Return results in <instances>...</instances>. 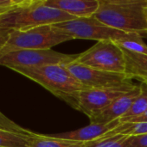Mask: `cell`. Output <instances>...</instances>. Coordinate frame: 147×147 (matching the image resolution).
I'll list each match as a JSON object with an SVG mask.
<instances>
[{"label":"cell","mask_w":147,"mask_h":147,"mask_svg":"<svg viewBox=\"0 0 147 147\" xmlns=\"http://www.w3.org/2000/svg\"><path fill=\"white\" fill-rule=\"evenodd\" d=\"M23 0H0V14L6 13L23 3Z\"/></svg>","instance_id":"obj_22"},{"label":"cell","mask_w":147,"mask_h":147,"mask_svg":"<svg viewBox=\"0 0 147 147\" xmlns=\"http://www.w3.org/2000/svg\"><path fill=\"white\" fill-rule=\"evenodd\" d=\"M125 147H147V134L128 136L125 141Z\"/></svg>","instance_id":"obj_21"},{"label":"cell","mask_w":147,"mask_h":147,"mask_svg":"<svg viewBox=\"0 0 147 147\" xmlns=\"http://www.w3.org/2000/svg\"><path fill=\"white\" fill-rule=\"evenodd\" d=\"M76 17L45 4L44 0H23L16 8L0 14V28L11 30H27L33 28L55 25Z\"/></svg>","instance_id":"obj_3"},{"label":"cell","mask_w":147,"mask_h":147,"mask_svg":"<svg viewBox=\"0 0 147 147\" xmlns=\"http://www.w3.org/2000/svg\"><path fill=\"white\" fill-rule=\"evenodd\" d=\"M146 15H147V9H146Z\"/></svg>","instance_id":"obj_25"},{"label":"cell","mask_w":147,"mask_h":147,"mask_svg":"<svg viewBox=\"0 0 147 147\" xmlns=\"http://www.w3.org/2000/svg\"><path fill=\"white\" fill-rule=\"evenodd\" d=\"M76 63L100 71L125 73L126 60L122 48L113 40L97 41L78 55Z\"/></svg>","instance_id":"obj_5"},{"label":"cell","mask_w":147,"mask_h":147,"mask_svg":"<svg viewBox=\"0 0 147 147\" xmlns=\"http://www.w3.org/2000/svg\"><path fill=\"white\" fill-rule=\"evenodd\" d=\"M147 121V110L141 115L134 117L133 119H131L130 121H126V122H146ZM124 123V122H123Z\"/></svg>","instance_id":"obj_24"},{"label":"cell","mask_w":147,"mask_h":147,"mask_svg":"<svg viewBox=\"0 0 147 147\" xmlns=\"http://www.w3.org/2000/svg\"><path fill=\"white\" fill-rule=\"evenodd\" d=\"M35 81L71 108L79 110L80 94L88 90L64 65H49L11 69Z\"/></svg>","instance_id":"obj_1"},{"label":"cell","mask_w":147,"mask_h":147,"mask_svg":"<svg viewBox=\"0 0 147 147\" xmlns=\"http://www.w3.org/2000/svg\"><path fill=\"white\" fill-rule=\"evenodd\" d=\"M75 39L94 40L97 41L113 40L131 38L138 33H127L107 26L94 16L75 18L54 25Z\"/></svg>","instance_id":"obj_6"},{"label":"cell","mask_w":147,"mask_h":147,"mask_svg":"<svg viewBox=\"0 0 147 147\" xmlns=\"http://www.w3.org/2000/svg\"><path fill=\"white\" fill-rule=\"evenodd\" d=\"M141 93L140 85L113 101L104 109L89 117L91 124H107L122 118L130 109L135 100Z\"/></svg>","instance_id":"obj_10"},{"label":"cell","mask_w":147,"mask_h":147,"mask_svg":"<svg viewBox=\"0 0 147 147\" xmlns=\"http://www.w3.org/2000/svg\"><path fill=\"white\" fill-rule=\"evenodd\" d=\"M141 93L139 97L135 100L127 113L120 118V122H126L131 119L143 115L147 110V84L141 83Z\"/></svg>","instance_id":"obj_17"},{"label":"cell","mask_w":147,"mask_h":147,"mask_svg":"<svg viewBox=\"0 0 147 147\" xmlns=\"http://www.w3.org/2000/svg\"><path fill=\"white\" fill-rule=\"evenodd\" d=\"M0 128L5 129V130H8V131H12V132L23 134H30V131L23 129V127H19L17 124L13 122L11 120L8 119L1 112H0Z\"/></svg>","instance_id":"obj_20"},{"label":"cell","mask_w":147,"mask_h":147,"mask_svg":"<svg viewBox=\"0 0 147 147\" xmlns=\"http://www.w3.org/2000/svg\"><path fill=\"white\" fill-rule=\"evenodd\" d=\"M83 143L71 141L31 133L29 137V147H82Z\"/></svg>","instance_id":"obj_14"},{"label":"cell","mask_w":147,"mask_h":147,"mask_svg":"<svg viewBox=\"0 0 147 147\" xmlns=\"http://www.w3.org/2000/svg\"><path fill=\"white\" fill-rule=\"evenodd\" d=\"M12 30L9 28H0V51L5 47L7 44L10 35L11 34Z\"/></svg>","instance_id":"obj_23"},{"label":"cell","mask_w":147,"mask_h":147,"mask_svg":"<svg viewBox=\"0 0 147 147\" xmlns=\"http://www.w3.org/2000/svg\"><path fill=\"white\" fill-rule=\"evenodd\" d=\"M79 54H65L52 49L18 50L0 57V65L16 67H36L49 65H65L75 62Z\"/></svg>","instance_id":"obj_7"},{"label":"cell","mask_w":147,"mask_h":147,"mask_svg":"<svg viewBox=\"0 0 147 147\" xmlns=\"http://www.w3.org/2000/svg\"><path fill=\"white\" fill-rule=\"evenodd\" d=\"M114 42L123 49L147 55V45L143 41L142 35L140 34H137L131 38L122 39Z\"/></svg>","instance_id":"obj_18"},{"label":"cell","mask_w":147,"mask_h":147,"mask_svg":"<svg viewBox=\"0 0 147 147\" xmlns=\"http://www.w3.org/2000/svg\"><path fill=\"white\" fill-rule=\"evenodd\" d=\"M127 137L120 134L112 137H101L95 140L83 143L82 147H125V141Z\"/></svg>","instance_id":"obj_19"},{"label":"cell","mask_w":147,"mask_h":147,"mask_svg":"<svg viewBox=\"0 0 147 147\" xmlns=\"http://www.w3.org/2000/svg\"><path fill=\"white\" fill-rule=\"evenodd\" d=\"M147 134L146 122H124L120 123L113 130L107 134L103 137H112L114 135L137 136Z\"/></svg>","instance_id":"obj_15"},{"label":"cell","mask_w":147,"mask_h":147,"mask_svg":"<svg viewBox=\"0 0 147 147\" xmlns=\"http://www.w3.org/2000/svg\"><path fill=\"white\" fill-rule=\"evenodd\" d=\"M134 88L88 89L82 90L80 94V107L78 111L82 112L89 118Z\"/></svg>","instance_id":"obj_9"},{"label":"cell","mask_w":147,"mask_h":147,"mask_svg":"<svg viewBox=\"0 0 147 147\" xmlns=\"http://www.w3.org/2000/svg\"><path fill=\"white\" fill-rule=\"evenodd\" d=\"M126 60L125 73L130 78H138L147 84V55L123 49Z\"/></svg>","instance_id":"obj_13"},{"label":"cell","mask_w":147,"mask_h":147,"mask_svg":"<svg viewBox=\"0 0 147 147\" xmlns=\"http://www.w3.org/2000/svg\"><path fill=\"white\" fill-rule=\"evenodd\" d=\"M147 0H100L94 17L107 26L127 32L147 33Z\"/></svg>","instance_id":"obj_2"},{"label":"cell","mask_w":147,"mask_h":147,"mask_svg":"<svg viewBox=\"0 0 147 147\" xmlns=\"http://www.w3.org/2000/svg\"><path fill=\"white\" fill-rule=\"evenodd\" d=\"M64 66L88 89H133L136 86L126 73L100 71L75 61Z\"/></svg>","instance_id":"obj_8"},{"label":"cell","mask_w":147,"mask_h":147,"mask_svg":"<svg viewBox=\"0 0 147 147\" xmlns=\"http://www.w3.org/2000/svg\"><path fill=\"white\" fill-rule=\"evenodd\" d=\"M120 123V119H119L107 124H90L87 127H81L75 131L53 134L51 136L58 139L86 143L105 136L107 134H108L116 127H118Z\"/></svg>","instance_id":"obj_11"},{"label":"cell","mask_w":147,"mask_h":147,"mask_svg":"<svg viewBox=\"0 0 147 147\" xmlns=\"http://www.w3.org/2000/svg\"><path fill=\"white\" fill-rule=\"evenodd\" d=\"M29 134L8 131L0 128V147H29Z\"/></svg>","instance_id":"obj_16"},{"label":"cell","mask_w":147,"mask_h":147,"mask_svg":"<svg viewBox=\"0 0 147 147\" xmlns=\"http://www.w3.org/2000/svg\"><path fill=\"white\" fill-rule=\"evenodd\" d=\"M74 40L64 31L54 25H45L27 30H12L5 47L0 51V57L18 50L51 49V47Z\"/></svg>","instance_id":"obj_4"},{"label":"cell","mask_w":147,"mask_h":147,"mask_svg":"<svg viewBox=\"0 0 147 147\" xmlns=\"http://www.w3.org/2000/svg\"><path fill=\"white\" fill-rule=\"evenodd\" d=\"M44 3L76 18L94 16L100 6V0H44Z\"/></svg>","instance_id":"obj_12"}]
</instances>
